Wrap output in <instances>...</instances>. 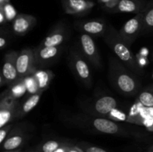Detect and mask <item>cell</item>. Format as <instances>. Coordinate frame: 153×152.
Instances as JSON below:
<instances>
[{"label":"cell","instance_id":"obj_1","mask_svg":"<svg viewBox=\"0 0 153 152\" xmlns=\"http://www.w3.org/2000/svg\"><path fill=\"white\" fill-rule=\"evenodd\" d=\"M108 77L112 87L126 96L135 95L140 90V83L137 75L128 69L116 57H110Z\"/></svg>","mask_w":153,"mask_h":152},{"label":"cell","instance_id":"obj_2","mask_svg":"<svg viewBox=\"0 0 153 152\" xmlns=\"http://www.w3.org/2000/svg\"><path fill=\"white\" fill-rule=\"evenodd\" d=\"M104 39L106 44L115 55V57L128 69L137 75H141L143 74L141 67L137 63V58L130 49V46L122 40L117 30L111 25H109L105 34H104Z\"/></svg>","mask_w":153,"mask_h":152},{"label":"cell","instance_id":"obj_3","mask_svg":"<svg viewBox=\"0 0 153 152\" xmlns=\"http://www.w3.org/2000/svg\"><path fill=\"white\" fill-rule=\"evenodd\" d=\"M75 122L79 125H83L90 129L94 130L99 133L111 135L126 134L127 131L117 122L103 117H91L82 115L74 118Z\"/></svg>","mask_w":153,"mask_h":152},{"label":"cell","instance_id":"obj_4","mask_svg":"<svg viewBox=\"0 0 153 152\" xmlns=\"http://www.w3.org/2000/svg\"><path fill=\"white\" fill-rule=\"evenodd\" d=\"M69 66L77 80L88 88L92 86V74L86 59L80 53L71 50L69 55Z\"/></svg>","mask_w":153,"mask_h":152},{"label":"cell","instance_id":"obj_5","mask_svg":"<svg viewBox=\"0 0 153 152\" xmlns=\"http://www.w3.org/2000/svg\"><path fill=\"white\" fill-rule=\"evenodd\" d=\"M80 53L88 63L94 66L96 69L102 68L101 58L98 49L92 36L81 33L78 39Z\"/></svg>","mask_w":153,"mask_h":152},{"label":"cell","instance_id":"obj_6","mask_svg":"<svg viewBox=\"0 0 153 152\" xmlns=\"http://www.w3.org/2000/svg\"><path fill=\"white\" fill-rule=\"evenodd\" d=\"M143 30V13H137L128 19L123 26L120 29L119 34L122 40L128 45L131 46L136 39L141 34Z\"/></svg>","mask_w":153,"mask_h":152},{"label":"cell","instance_id":"obj_7","mask_svg":"<svg viewBox=\"0 0 153 152\" xmlns=\"http://www.w3.org/2000/svg\"><path fill=\"white\" fill-rule=\"evenodd\" d=\"M17 55L18 52L15 51L8 52L4 55L1 74V86L4 84L10 86L20 80L16 65Z\"/></svg>","mask_w":153,"mask_h":152},{"label":"cell","instance_id":"obj_8","mask_svg":"<svg viewBox=\"0 0 153 152\" xmlns=\"http://www.w3.org/2000/svg\"><path fill=\"white\" fill-rule=\"evenodd\" d=\"M5 92L0 102V128L8 125L16 119L19 108L16 98L9 95L7 91Z\"/></svg>","mask_w":153,"mask_h":152},{"label":"cell","instance_id":"obj_9","mask_svg":"<svg viewBox=\"0 0 153 152\" xmlns=\"http://www.w3.org/2000/svg\"><path fill=\"white\" fill-rule=\"evenodd\" d=\"M16 65L20 79H23L32 73L36 69L34 49L27 48L18 52Z\"/></svg>","mask_w":153,"mask_h":152},{"label":"cell","instance_id":"obj_10","mask_svg":"<svg viewBox=\"0 0 153 152\" xmlns=\"http://www.w3.org/2000/svg\"><path fill=\"white\" fill-rule=\"evenodd\" d=\"M61 4L66 13L76 16L88 14L95 6L93 0H62Z\"/></svg>","mask_w":153,"mask_h":152},{"label":"cell","instance_id":"obj_11","mask_svg":"<svg viewBox=\"0 0 153 152\" xmlns=\"http://www.w3.org/2000/svg\"><path fill=\"white\" fill-rule=\"evenodd\" d=\"M61 52V46H37L34 49L35 67L37 66L42 67L49 65V63L54 62V61L59 56Z\"/></svg>","mask_w":153,"mask_h":152},{"label":"cell","instance_id":"obj_12","mask_svg":"<svg viewBox=\"0 0 153 152\" xmlns=\"http://www.w3.org/2000/svg\"><path fill=\"white\" fill-rule=\"evenodd\" d=\"M68 32L65 23L62 22H58L54 28L49 31L43 41L38 46L49 47V46H62L64 42L67 40Z\"/></svg>","mask_w":153,"mask_h":152},{"label":"cell","instance_id":"obj_13","mask_svg":"<svg viewBox=\"0 0 153 152\" xmlns=\"http://www.w3.org/2000/svg\"><path fill=\"white\" fill-rule=\"evenodd\" d=\"M75 25L81 33L91 36H104L108 28L105 22L100 19L79 21L76 22Z\"/></svg>","mask_w":153,"mask_h":152},{"label":"cell","instance_id":"obj_14","mask_svg":"<svg viewBox=\"0 0 153 152\" xmlns=\"http://www.w3.org/2000/svg\"><path fill=\"white\" fill-rule=\"evenodd\" d=\"M37 23L35 16L27 13H19L12 22V31L16 35L24 36Z\"/></svg>","mask_w":153,"mask_h":152},{"label":"cell","instance_id":"obj_15","mask_svg":"<svg viewBox=\"0 0 153 152\" xmlns=\"http://www.w3.org/2000/svg\"><path fill=\"white\" fill-rule=\"evenodd\" d=\"M117 107V101L116 98L111 95H102L93 102L91 109L96 115L106 116L116 110Z\"/></svg>","mask_w":153,"mask_h":152},{"label":"cell","instance_id":"obj_16","mask_svg":"<svg viewBox=\"0 0 153 152\" xmlns=\"http://www.w3.org/2000/svg\"><path fill=\"white\" fill-rule=\"evenodd\" d=\"M26 134L17 126L15 127L8 134L6 139L1 144V148L4 151H13L20 148L26 140Z\"/></svg>","mask_w":153,"mask_h":152},{"label":"cell","instance_id":"obj_17","mask_svg":"<svg viewBox=\"0 0 153 152\" xmlns=\"http://www.w3.org/2000/svg\"><path fill=\"white\" fill-rule=\"evenodd\" d=\"M146 4L143 0H120L112 13H131L137 14L143 11Z\"/></svg>","mask_w":153,"mask_h":152},{"label":"cell","instance_id":"obj_18","mask_svg":"<svg viewBox=\"0 0 153 152\" xmlns=\"http://www.w3.org/2000/svg\"><path fill=\"white\" fill-rule=\"evenodd\" d=\"M43 92H42V91H39L37 93L32 94V95H30V96L24 101L23 104H22L20 107H19L17 110V113H16V119H22V118L23 117V116H25L27 113H28L30 111H31V110L37 105L40 98H41Z\"/></svg>","mask_w":153,"mask_h":152},{"label":"cell","instance_id":"obj_19","mask_svg":"<svg viewBox=\"0 0 153 152\" xmlns=\"http://www.w3.org/2000/svg\"><path fill=\"white\" fill-rule=\"evenodd\" d=\"M38 84L39 90L44 92L49 88V84L54 77V74L49 69H35L32 72Z\"/></svg>","mask_w":153,"mask_h":152},{"label":"cell","instance_id":"obj_20","mask_svg":"<svg viewBox=\"0 0 153 152\" xmlns=\"http://www.w3.org/2000/svg\"><path fill=\"white\" fill-rule=\"evenodd\" d=\"M143 13V30L141 34L153 32V0L146 4Z\"/></svg>","mask_w":153,"mask_h":152},{"label":"cell","instance_id":"obj_21","mask_svg":"<svg viewBox=\"0 0 153 152\" xmlns=\"http://www.w3.org/2000/svg\"><path fill=\"white\" fill-rule=\"evenodd\" d=\"M137 100L143 107L146 108L153 107V87L145 88L138 93Z\"/></svg>","mask_w":153,"mask_h":152},{"label":"cell","instance_id":"obj_22","mask_svg":"<svg viewBox=\"0 0 153 152\" xmlns=\"http://www.w3.org/2000/svg\"><path fill=\"white\" fill-rule=\"evenodd\" d=\"M26 92V87L23 82V79H20L16 83L10 85V88L7 90V92L9 95H12L16 99L23 95Z\"/></svg>","mask_w":153,"mask_h":152},{"label":"cell","instance_id":"obj_23","mask_svg":"<svg viewBox=\"0 0 153 152\" xmlns=\"http://www.w3.org/2000/svg\"><path fill=\"white\" fill-rule=\"evenodd\" d=\"M23 82L24 83H25L27 92H28V94L32 95V94H35L40 91L39 90L38 84H37V80H36L35 77H34V75H33L32 73L26 76L25 77H24Z\"/></svg>","mask_w":153,"mask_h":152},{"label":"cell","instance_id":"obj_24","mask_svg":"<svg viewBox=\"0 0 153 152\" xmlns=\"http://www.w3.org/2000/svg\"><path fill=\"white\" fill-rule=\"evenodd\" d=\"M65 144L64 142L58 140H49L41 145V152H55L58 148Z\"/></svg>","mask_w":153,"mask_h":152},{"label":"cell","instance_id":"obj_25","mask_svg":"<svg viewBox=\"0 0 153 152\" xmlns=\"http://www.w3.org/2000/svg\"><path fill=\"white\" fill-rule=\"evenodd\" d=\"M0 7H1L3 9V10H4V15H5L6 19H7V21H13V19L18 15L17 13H16V9L14 8V7L10 2L1 4V5H0Z\"/></svg>","mask_w":153,"mask_h":152},{"label":"cell","instance_id":"obj_26","mask_svg":"<svg viewBox=\"0 0 153 152\" xmlns=\"http://www.w3.org/2000/svg\"><path fill=\"white\" fill-rule=\"evenodd\" d=\"M103 10L110 13H113L114 9L117 6L120 0H97Z\"/></svg>","mask_w":153,"mask_h":152},{"label":"cell","instance_id":"obj_27","mask_svg":"<svg viewBox=\"0 0 153 152\" xmlns=\"http://www.w3.org/2000/svg\"><path fill=\"white\" fill-rule=\"evenodd\" d=\"M79 147L82 152H108L102 148L92 145L86 142H80L79 144Z\"/></svg>","mask_w":153,"mask_h":152},{"label":"cell","instance_id":"obj_28","mask_svg":"<svg viewBox=\"0 0 153 152\" xmlns=\"http://www.w3.org/2000/svg\"><path fill=\"white\" fill-rule=\"evenodd\" d=\"M13 125L12 123L8 124V125H5V126L0 128V143L2 144L4 142V140L7 137L8 134H10V131H12Z\"/></svg>","mask_w":153,"mask_h":152},{"label":"cell","instance_id":"obj_29","mask_svg":"<svg viewBox=\"0 0 153 152\" xmlns=\"http://www.w3.org/2000/svg\"><path fill=\"white\" fill-rule=\"evenodd\" d=\"M7 37H8V34L6 33V31L4 32V31L1 30V36H0V49H4L7 45L9 40Z\"/></svg>","mask_w":153,"mask_h":152},{"label":"cell","instance_id":"obj_30","mask_svg":"<svg viewBox=\"0 0 153 152\" xmlns=\"http://www.w3.org/2000/svg\"><path fill=\"white\" fill-rule=\"evenodd\" d=\"M6 22H7V19L5 17V15H4V10L1 7H0V23H1V25H3Z\"/></svg>","mask_w":153,"mask_h":152},{"label":"cell","instance_id":"obj_31","mask_svg":"<svg viewBox=\"0 0 153 152\" xmlns=\"http://www.w3.org/2000/svg\"><path fill=\"white\" fill-rule=\"evenodd\" d=\"M7 2H10V0H0V5L5 4V3Z\"/></svg>","mask_w":153,"mask_h":152},{"label":"cell","instance_id":"obj_32","mask_svg":"<svg viewBox=\"0 0 153 152\" xmlns=\"http://www.w3.org/2000/svg\"><path fill=\"white\" fill-rule=\"evenodd\" d=\"M3 152H22V150L20 148L17 149V150H13V151H4Z\"/></svg>","mask_w":153,"mask_h":152},{"label":"cell","instance_id":"obj_33","mask_svg":"<svg viewBox=\"0 0 153 152\" xmlns=\"http://www.w3.org/2000/svg\"><path fill=\"white\" fill-rule=\"evenodd\" d=\"M148 152H153V146H152V147H151L149 149V151H148Z\"/></svg>","mask_w":153,"mask_h":152},{"label":"cell","instance_id":"obj_34","mask_svg":"<svg viewBox=\"0 0 153 152\" xmlns=\"http://www.w3.org/2000/svg\"><path fill=\"white\" fill-rule=\"evenodd\" d=\"M29 152H39V151H29Z\"/></svg>","mask_w":153,"mask_h":152},{"label":"cell","instance_id":"obj_35","mask_svg":"<svg viewBox=\"0 0 153 152\" xmlns=\"http://www.w3.org/2000/svg\"><path fill=\"white\" fill-rule=\"evenodd\" d=\"M152 77H153V75H152Z\"/></svg>","mask_w":153,"mask_h":152}]
</instances>
